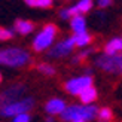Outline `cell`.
I'll return each instance as SVG.
<instances>
[{"instance_id": "cell-4", "label": "cell", "mask_w": 122, "mask_h": 122, "mask_svg": "<svg viewBox=\"0 0 122 122\" xmlns=\"http://www.w3.org/2000/svg\"><path fill=\"white\" fill-rule=\"evenodd\" d=\"M34 104L36 101L33 97H21L15 101L6 104L5 107L0 109V116L2 118H14V116H18V115H22V113H30V110L34 109Z\"/></svg>"}, {"instance_id": "cell-17", "label": "cell", "mask_w": 122, "mask_h": 122, "mask_svg": "<svg viewBox=\"0 0 122 122\" xmlns=\"http://www.w3.org/2000/svg\"><path fill=\"white\" fill-rule=\"evenodd\" d=\"M97 119L100 122H112L113 119V112L110 107H101L98 109V113H97Z\"/></svg>"}, {"instance_id": "cell-12", "label": "cell", "mask_w": 122, "mask_h": 122, "mask_svg": "<svg viewBox=\"0 0 122 122\" xmlns=\"http://www.w3.org/2000/svg\"><path fill=\"white\" fill-rule=\"evenodd\" d=\"M70 28L73 34H79V33H83V31H88V22H86V18L83 15H76L70 20Z\"/></svg>"}, {"instance_id": "cell-21", "label": "cell", "mask_w": 122, "mask_h": 122, "mask_svg": "<svg viewBox=\"0 0 122 122\" xmlns=\"http://www.w3.org/2000/svg\"><path fill=\"white\" fill-rule=\"evenodd\" d=\"M31 115L30 113H22V115H18V116L12 118V122H31Z\"/></svg>"}, {"instance_id": "cell-13", "label": "cell", "mask_w": 122, "mask_h": 122, "mask_svg": "<svg viewBox=\"0 0 122 122\" xmlns=\"http://www.w3.org/2000/svg\"><path fill=\"white\" fill-rule=\"evenodd\" d=\"M77 98L81 100L82 104H94V101H97V98H98V91H97V88L92 85V86L86 88L83 92L79 94Z\"/></svg>"}, {"instance_id": "cell-20", "label": "cell", "mask_w": 122, "mask_h": 122, "mask_svg": "<svg viewBox=\"0 0 122 122\" xmlns=\"http://www.w3.org/2000/svg\"><path fill=\"white\" fill-rule=\"evenodd\" d=\"M91 52H92V49H86V48H85V51H81L79 54H76V55L73 57V61H71V63H73V64H79L82 60L88 58V55H89Z\"/></svg>"}, {"instance_id": "cell-23", "label": "cell", "mask_w": 122, "mask_h": 122, "mask_svg": "<svg viewBox=\"0 0 122 122\" xmlns=\"http://www.w3.org/2000/svg\"><path fill=\"white\" fill-rule=\"evenodd\" d=\"M113 3V0H97V6H98L100 9H107L110 8Z\"/></svg>"}, {"instance_id": "cell-24", "label": "cell", "mask_w": 122, "mask_h": 122, "mask_svg": "<svg viewBox=\"0 0 122 122\" xmlns=\"http://www.w3.org/2000/svg\"><path fill=\"white\" fill-rule=\"evenodd\" d=\"M45 122H54V116H48V118L45 119Z\"/></svg>"}, {"instance_id": "cell-15", "label": "cell", "mask_w": 122, "mask_h": 122, "mask_svg": "<svg viewBox=\"0 0 122 122\" xmlns=\"http://www.w3.org/2000/svg\"><path fill=\"white\" fill-rule=\"evenodd\" d=\"M94 5H95L94 0H77V3H75L77 12L81 15H86L88 12H91L94 8Z\"/></svg>"}, {"instance_id": "cell-14", "label": "cell", "mask_w": 122, "mask_h": 122, "mask_svg": "<svg viewBox=\"0 0 122 122\" xmlns=\"http://www.w3.org/2000/svg\"><path fill=\"white\" fill-rule=\"evenodd\" d=\"M73 40H75V46L76 48H88L91 43H92V34L88 33V31H83V33H79V34H73Z\"/></svg>"}, {"instance_id": "cell-3", "label": "cell", "mask_w": 122, "mask_h": 122, "mask_svg": "<svg viewBox=\"0 0 122 122\" xmlns=\"http://www.w3.org/2000/svg\"><path fill=\"white\" fill-rule=\"evenodd\" d=\"M58 33H60V30L55 24H52V22L45 24V25L36 33L34 39L31 42L33 51L40 54V52H45L48 49H51L54 46V43H55V39H57Z\"/></svg>"}, {"instance_id": "cell-10", "label": "cell", "mask_w": 122, "mask_h": 122, "mask_svg": "<svg viewBox=\"0 0 122 122\" xmlns=\"http://www.w3.org/2000/svg\"><path fill=\"white\" fill-rule=\"evenodd\" d=\"M14 30L15 33H18L20 36H30L34 30H36V24L30 20H16L14 24Z\"/></svg>"}, {"instance_id": "cell-11", "label": "cell", "mask_w": 122, "mask_h": 122, "mask_svg": "<svg viewBox=\"0 0 122 122\" xmlns=\"http://www.w3.org/2000/svg\"><path fill=\"white\" fill-rule=\"evenodd\" d=\"M103 51H104V54H107V55L121 54L122 52V36H115L110 40H107L104 48H103Z\"/></svg>"}, {"instance_id": "cell-25", "label": "cell", "mask_w": 122, "mask_h": 122, "mask_svg": "<svg viewBox=\"0 0 122 122\" xmlns=\"http://www.w3.org/2000/svg\"><path fill=\"white\" fill-rule=\"evenodd\" d=\"M3 82V75H2V71H0V83Z\"/></svg>"}, {"instance_id": "cell-6", "label": "cell", "mask_w": 122, "mask_h": 122, "mask_svg": "<svg viewBox=\"0 0 122 122\" xmlns=\"http://www.w3.org/2000/svg\"><path fill=\"white\" fill-rule=\"evenodd\" d=\"M94 85V77L91 75H81L70 77L64 82V91L71 97H79V94L83 92L86 88Z\"/></svg>"}, {"instance_id": "cell-27", "label": "cell", "mask_w": 122, "mask_h": 122, "mask_svg": "<svg viewBox=\"0 0 122 122\" xmlns=\"http://www.w3.org/2000/svg\"><path fill=\"white\" fill-rule=\"evenodd\" d=\"M52 2H55V0H52Z\"/></svg>"}, {"instance_id": "cell-8", "label": "cell", "mask_w": 122, "mask_h": 122, "mask_svg": "<svg viewBox=\"0 0 122 122\" xmlns=\"http://www.w3.org/2000/svg\"><path fill=\"white\" fill-rule=\"evenodd\" d=\"M24 92H25V85L24 83H15V85H10L9 88L3 89L0 92V109L12 101L21 98L24 95Z\"/></svg>"}, {"instance_id": "cell-16", "label": "cell", "mask_w": 122, "mask_h": 122, "mask_svg": "<svg viewBox=\"0 0 122 122\" xmlns=\"http://www.w3.org/2000/svg\"><path fill=\"white\" fill-rule=\"evenodd\" d=\"M24 3L34 9H48L52 6V0H24Z\"/></svg>"}, {"instance_id": "cell-2", "label": "cell", "mask_w": 122, "mask_h": 122, "mask_svg": "<svg viewBox=\"0 0 122 122\" xmlns=\"http://www.w3.org/2000/svg\"><path fill=\"white\" fill-rule=\"evenodd\" d=\"M98 113V107L94 104H67L66 110L60 115L63 122H73V121H94Z\"/></svg>"}, {"instance_id": "cell-1", "label": "cell", "mask_w": 122, "mask_h": 122, "mask_svg": "<svg viewBox=\"0 0 122 122\" xmlns=\"http://www.w3.org/2000/svg\"><path fill=\"white\" fill-rule=\"evenodd\" d=\"M31 63V54L20 46H9L0 49V64L10 69H22Z\"/></svg>"}, {"instance_id": "cell-26", "label": "cell", "mask_w": 122, "mask_h": 122, "mask_svg": "<svg viewBox=\"0 0 122 122\" xmlns=\"http://www.w3.org/2000/svg\"><path fill=\"white\" fill-rule=\"evenodd\" d=\"M73 122H85V121H73Z\"/></svg>"}, {"instance_id": "cell-7", "label": "cell", "mask_w": 122, "mask_h": 122, "mask_svg": "<svg viewBox=\"0 0 122 122\" xmlns=\"http://www.w3.org/2000/svg\"><path fill=\"white\" fill-rule=\"evenodd\" d=\"M75 40H73V36H69V37H64L63 40L55 42L54 46L48 51V58L52 60H61L69 57L70 54L75 51Z\"/></svg>"}, {"instance_id": "cell-19", "label": "cell", "mask_w": 122, "mask_h": 122, "mask_svg": "<svg viewBox=\"0 0 122 122\" xmlns=\"http://www.w3.org/2000/svg\"><path fill=\"white\" fill-rule=\"evenodd\" d=\"M14 36H15V30L14 28L0 25V42H8L10 39H14Z\"/></svg>"}, {"instance_id": "cell-9", "label": "cell", "mask_w": 122, "mask_h": 122, "mask_svg": "<svg viewBox=\"0 0 122 122\" xmlns=\"http://www.w3.org/2000/svg\"><path fill=\"white\" fill-rule=\"evenodd\" d=\"M66 107H67V103L63 98H58V97L49 98L43 106L45 112L49 115V116H60V115L66 110Z\"/></svg>"}, {"instance_id": "cell-5", "label": "cell", "mask_w": 122, "mask_h": 122, "mask_svg": "<svg viewBox=\"0 0 122 122\" xmlns=\"http://www.w3.org/2000/svg\"><path fill=\"white\" fill-rule=\"evenodd\" d=\"M95 66L109 75H122V52L115 55H107L103 52L95 58Z\"/></svg>"}, {"instance_id": "cell-22", "label": "cell", "mask_w": 122, "mask_h": 122, "mask_svg": "<svg viewBox=\"0 0 122 122\" xmlns=\"http://www.w3.org/2000/svg\"><path fill=\"white\" fill-rule=\"evenodd\" d=\"M60 18L61 20H67V21H70L73 15H71V12H70V8H64V9H61L60 10Z\"/></svg>"}, {"instance_id": "cell-18", "label": "cell", "mask_w": 122, "mask_h": 122, "mask_svg": "<svg viewBox=\"0 0 122 122\" xmlns=\"http://www.w3.org/2000/svg\"><path fill=\"white\" fill-rule=\"evenodd\" d=\"M37 70L42 73V75H45V76H54L57 73V69L52 64H49V63H40L37 66Z\"/></svg>"}]
</instances>
